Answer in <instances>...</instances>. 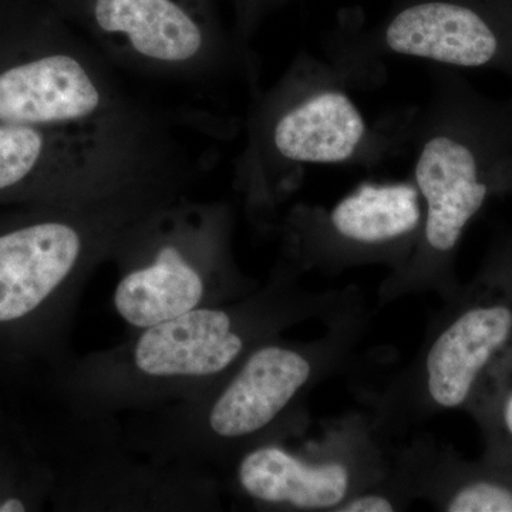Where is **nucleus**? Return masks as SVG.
Listing matches in <instances>:
<instances>
[{
  "mask_svg": "<svg viewBox=\"0 0 512 512\" xmlns=\"http://www.w3.org/2000/svg\"><path fill=\"white\" fill-rule=\"evenodd\" d=\"M487 440V460L512 467V353L485 380L468 407Z\"/></svg>",
  "mask_w": 512,
  "mask_h": 512,
  "instance_id": "f8f14e48",
  "label": "nucleus"
},
{
  "mask_svg": "<svg viewBox=\"0 0 512 512\" xmlns=\"http://www.w3.org/2000/svg\"><path fill=\"white\" fill-rule=\"evenodd\" d=\"M183 192L180 175L111 194L40 202L0 227V383L39 384L62 369L80 293L128 228Z\"/></svg>",
  "mask_w": 512,
  "mask_h": 512,
  "instance_id": "f257e3e1",
  "label": "nucleus"
},
{
  "mask_svg": "<svg viewBox=\"0 0 512 512\" xmlns=\"http://www.w3.org/2000/svg\"><path fill=\"white\" fill-rule=\"evenodd\" d=\"M0 383V512L39 511L52 501L55 473L46 448L8 403Z\"/></svg>",
  "mask_w": 512,
  "mask_h": 512,
  "instance_id": "9d476101",
  "label": "nucleus"
},
{
  "mask_svg": "<svg viewBox=\"0 0 512 512\" xmlns=\"http://www.w3.org/2000/svg\"><path fill=\"white\" fill-rule=\"evenodd\" d=\"M443 508L448 512H512V467L487 460L460 468Z\"/></svg>",
  "mask_w": 512,
  "mask_h": 512,
  "instance_id": "ddd939ff",
  "label": "nucleus"
},
{
  "mask_svg": "<svg viewBox=\"0 0 512 512\" xmlns=\"http://www.w3.org/2000/svg\"><path fill=\"white\" fill-rule=\"evenodd\" d=\"M311 357L276 342L252 349L207 392L137 413L126 446L154 460L197 470L245 441L259 439L305 389Z\"/></svg>",
  "mask_w": 512,
  "mask_h": 512,
  "instance_id": "7ed1b4c3",
  "label": "nucleus"
},
{
  "mask_svg": "<svg viewBox=\"0 0 512 512\" xmlns=\"http://www.w3.org/2000/svg\"><path fill=\"white\" fill-rule=\"evenodd\" d=\"M99 52L134 73L194 83L210 57V0H57Z\"/></svg>",
  "mask_w": 512,
  "mask_h": 512,
  "instance_id": "39448f33",
  "label": "nucleus"
},
{
  "mask_svg": "<svg viewBox=\"0 0 512 512\" xmlns=\"http://www.w3.org/2000/svg\"><path fill=\"white\" fill-rule=\"evenodd\" d=\"M483 163L480 150L460 138L436 137L421 151L416 181L427 204L426 238L440 254L457 247L493 191Z\"/></svg>",
  "mask_w": 512,
  "mask_h": 512,
  "instance_id": "0eeeda50",
  "label": "nucleus"
},
{
  "mask_svg": "<svg viewBox=\"0 0 512 512\" xmlns=\"http://www.w3.org/2000/svg\"><path fill=\"white\" fill-rule=\"evenodd\" d=\"M420 217L419 197L409 185H363L336 205L332 224L345 238L377 244L410 234Z\"/></svg>",
  "mask_w": 512,
  "mask_h": 512,
  "instance_id": "9b49d317",
  "label": "nucleus"
},
{
  "mask_svg": "<svg viewBox=\"0 0 512 512\" xmlns=\"http://www.w3.org/2000/svg\"><path fill=\"white\" fill-rule=\"evenodd\" d=\"M237 480L252 500L296 510H335L352 485L345 464L309 463L275 444H259L242 454Z\"/></svg>",
  "mask_w": 512,
  "mask_h": 512,
  "instance_id": "6e6552de",
  "label": "nucleus"
},
{
  "mask_svg": "<svg viewBox=\"0 0 512 512\" xmlns=\"http://www.w3.org/2000/svg\"><path fill=\"white\" fill-rule=\"evenodd\" d=\"M221 218L184 192L144 214L120 239L113 305L133 329L221 305L231 295Z\"/></svg>",
  "mask_w": 512,
  "mask_h": 512,
  "instance_id": "20e7f679",
  "label": "nucleus"
},
{
  "mask_svg": "<svg viewBox=\"0 0 512 512\" xmlns=\"http://www.w3.org/2000/svg\"><path fill=\"white\" fill-rule=\"evenodd\" d=\"M272 325L259 301L204 306L138 329L114 348L72 357L39 386L84 424L150 412L207 392L268 342Z\"/></svg>",
  "mask_w": 512,
  "mask_h": 512,
  "instance_id": "f03ea898",
  "label": "nucleus"
},
{
  "mask_svg": "<svg viewBox=\"0 0 512 512\" xmlns=\"http://www.w3.org/2000/svg\"><path fill=\"white\" fill-rule=\"evenodd\" d=\"M512 353V245L448 319L426 356V386L441 409H468Z\"/></svg>",
  "mask_w": 512,
  "mask_h": 512,
  "instance_id": "423d86ee",
  "label": "nucleus"
},
{
  "mask_svg": "<svg viewBox=\"0 0 512 512\" xmlns=\"http://www.w3.org/2000/svg\"><path fill=\"white\" fill-rule=\"evenodd\" d=\"M365 134L362 116L342 93H323L279 117L272 133L275 150L289 161L339 163L348 160Z\"/></svg>",
  "mask_w": 512,
  "mask_h": 512,
  "instance_id": "1a4fd4ad",
  "label": "nucleus"
},
{
  "mask_svg": "<svg viewBox=\"0 0 512 512\" xmlns=\"http://www.w3.org/2000/svg\"><path fill=\"white\" fill-rule=\"evenodd\" d=\"M339 512H392L396 511V505L389 497L382 494H363L346 498L339 507Z\"/></svg>",
  "mask_w": 512,
  "mask_h": 512,
  "instance_id": "4468645a",
  "label": "nucleus"
}]
</instances>
